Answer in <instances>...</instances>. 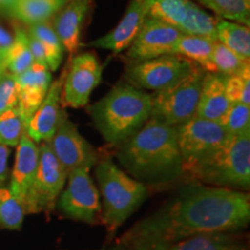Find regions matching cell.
<instances>
[{
	"instance_id": "33",
	"label": "cell",
	"mask_w": 250,
	"mask_h": 250,
	"mask_svg": "<svg viewBox=\"0 0 250 250\" xmlns=\"http://www.w3.org/2000/svg\"><path fill=\"white\" fill-rule=\"evenodd\" d=\"M220 124L229 134H240L250 131V105L230 103Z\"/></svg>"
},
{
	"instance_id": "21",
	"label": "cell",
	"mask_w": 250,
	"mask_h": 250,
	"mask_svg": "<svg viewBox=\"0 0 250 250\" xmlns=\"http://www.w3.org/2000/svg\"><path fill=\"white\" fill-rule=\"evenodd\" d=\"M168 250H248V248L233 233H210L171 243Z\"/></svg>"
},
{
	"instance_id": "17",
	"label": "cell",
	"mask_w": 250,
	"mask_h": 250,
	"mask_svg": "<svg viewBox=\"0 0 250 250\" xmlns=\"http://www.w3.org/2000/svg\"><path fill=\"white\" fill-rule=\"evenodd\" d=\"M94 0H67L51 19L52 27L66 51L77 55L81 45V31Z\"/></svg>"
},
{
	"instance_id": "24",
	"label": "cell",
	"mask_w": 250,
	"mask_h": 250,
	"mask_svg": "<svg viewBox=\"0 0 250 250\" xmlns=\"http://www.w3.org/2000/svg\"><path fill=\"white\" fill-rule=\"evenodd\" d=\"M27 26L26 29L28 33L39 40L44 48L49 70L51 72L57 71L62 64L65 48L52 27L51 20L27 24Z\"/></svg>"
},
{
	"instance_id": "38",
	"label": "cell",
	"mask_w": 250,
	"mask_h": 250,
	"mask_svg": "<svg viewBox=\"0 0 250 250\" xmlns=\"http://www.w3.org/2000/svg\"><path fill=\"white\" fill-rule=\"evenodd\" d=\"M14 35H12L8 30H6L4 27L0 26V52L6 56L7 51L13 44Z\"/></svg>"
},
{
	"instance_id": "9",
	"label": "cell",
	"mask_w": 250,
	"mask_h": 250,
	"mask_svg": "<svg viewBox=\"0 0 250 250\" xmlns=\"http://www.w3.org/2000/svg\"><path fill=\"white\" fill-rule=\"evenodd\" d=\"M39 148V168L26 208V214L42 212L50 213L54 211L58 197L67 181L66 170L59 164L49 143H40Z\"/></svg>"
},
{
	"instance_id": "36",
	"label": "cell",
	"mask_w": 250,
	"mask_h": 250,
	"mask_svg": "<svg viewBox=\"0 0 250 250\" xmlns=\"http://www.w3.org/2000/svg\"><path fill=\"white\" fill-rule=\"evenodd\" d=\"M124 246H126L127 250H168L169 248V243L162 241H137Z\"/></svg>"
},
{
	"instance_id": "35",
	"label": "cell",
	"mask_w": 250,
	"mask_h": 250,
	"mask_svg": "<svg viewBox=\"0 0 250 250\" xmlns=\"http://www.w3.org/2000/svg\"><path fill=\"white\" fill-rule=\"evenodd\" d=\"M28 41H29V48H30L31 55H33L34 62L48 66V64H46V56H45L44 48H43V45L41 44L40 41L35 39L33 35H30L29 33H28Z\"/></svg>"
},
{
	"instance_id": "34",
	"label": "cell",
	"mask_w": 250,
	"mask_h": 250,
	"mask_svg": "<svg viewBox=\"0 0 250 250\" xmlns=\"http://www.w3.org/2000/svg\"><path fill=\"white\" fill-rule=\"evenodd\" d=\"M18 87L15 77L4 72L0 77V114L18 107Z\"/></svg>"
},
{
	"instance_id": "23",
	"label": "cell",
	"mask_w": 250,
	"mask_h": 250,
	"mask_svg": "<svg viewBox=\"0 0 250 250\" xmlns=\"http://www.w3.org/2000/svg\"><path fill=\"white\" fill-rule=\"evenodd\" d=\"M217 41L232 50L240 58L245 61L250 59L249 26L218 18Z\"/></svg>"
},
{
	"instance_id": "18",
	"label": "cell",
	"mask_w": 250,
	"mask_h": 250,
	"mask_svg": "<svg viewBox=\"0 0 250 250\" xmlns=\"http://www.w3.org/2000/svg\"><path fill=\"white\" fill-rule=\"evenodd\" d=\"M51 71L48 66L34 62L26 72L15 77L18 87V108L27 124L44 100L51 85Z\"/></svg>"
},
{
	"instance_id": "28",
	"label": "cell",
	"mask_w": 250,
	"mask_h": 250,
	"mask_svg": "<svg viewBox=\"0 0 250 250\" xmlns=\"http://www.w3.org/2000/svg\"><path fill=\"white\" fill-rule=\"evenodd\" d=\"M24 215L23 205L12 193L7 184L0 186V228L18 230L22 227Z\"/></svg>"
},
{
	"instance_id": "32",
	"label": "cell",
	"mask_w": 250,
	"mask_h": 250,
	"mask_svg": "<svg viewBox=\"0 0 250 250\" xmlns=\"http://www.w3.org/2000/svg\"><path fill=\"white\" fill-rule=\"evenodd\" d=\"M250 61L240 58L232 50L225 46L223 43L215 41L213 54H212V66L213 73L223 74V76H232L239 72Z\"/></svg>"
},
{
	"instance_id": "26",
	"label": "cell",
	"mask_w": 250,
	"mask_h": 250,
	"mask_svg": "<svg viewBox=\"0 0 250 250\" xmlns=\"http://www.w3.org/2000/svg\"><path fill=\"white\" fill-rule=\"evenodd\" d=\"M217 21L218 18L208 14L198 5L189 0L187 15L181 27V31L186 35L201 36L217 41Z\"/></svg>"
},
{
	"instance_id": "39",
	"label": "cell",
	"mask_w": 250,
	"mask_h": 250,
	"mask_svg": "<svg viewBox=\"0 0 250 250\" xmlns=\"http://www.w3.org/2000/svg\"><path fill=\"white\" fill-rule=\"evenodd\" d=\"M14 1L15 0H0V8L8 11V8L11 7L12 4H13Z\"/></svg>"
},
{
	"instance_id": "42",
	"label": "cell",
	"mask_w": 250,
	"mask_h": 250,
	"mask_svg": "<svg viewBox=\"0 0 250 250\" xmlns=\"http://www.w3.org/2000/svg\"><path fill=\"white\" fill-rule=\"evenodd\" d=\"M4 72H6L5 70H2V68H0V77L2 76V73H4Z\"/></svg>"
},
{
	"instance_id": "5",
	"label": "cell",
	"mask_w": 250,
	"mask_h": 250,
	"mask_svg": "<svg viewBox=\"0 0 250 250\" xmlns=\"http://www.w3.org/2000/svg\"><path fill=\"white\" fill-rule=\"evenodd\" d=\"M95 176L101 196V220L109 232H115L148 197V187L126 174L111 159L95 165Z\"/></svg>"
},
{
	"instance_id": "40",
	"label": "cell",
	"mask_w": 250,
	"mask_h": 250,
	"mask_svg": "<svg viewBox=\"0 0 250 250\" xmlns=\"http://www.w3.org/2000/svg\"><path fill=\"white\" fill-rule=\"evenodd\" d=\"M103 250H127L126 246H124L123 243L118 242L115 247H111V248H107V249H103Z\"/></svg>"
},
{
	"instance_id": "37",
	"label": "cell",
	"mask_w": 250,
	"mask_h": 250,
	"mask_svg": "<svg viewBox=\"0 0 250 250\" xmlns=\"http://www.w3.org/2000/svg\"><path fill=\"white\" fill-rule=\"evenodd\" d=\"M9 147L0 145V186H4L7 182L9 176L8 168Z\"/></svg>"
},
{
	"instance_id": "8",
	"label": "cell",
	"mask_w": 250,
	"mask_h": 250,
	"mask_svg": "<svg viewBox=\"0 0 250 250\" xmlns=\"http://www.w3.org/2000/svg\"><path fill=\"white\" fill-rule=\"evenodd\" d=\"M195 62L179 55L132 62L126 67V80L139 89L159 92L174 85L191 72Z\"/></svg>"
},
{
	"instance_id": "29",
	"label": "cell",
	"mask_w": 250,
	"mask_h": 250,
	"mask_svg": "<svg viewBox=\"0 0 250 250\" xmlns=\"http://www.w3.org/2000/svg\"><path fill=\"white\" fill-rule=\"evenodd\" d=\"M27 133V121L18 107L0 114V145L17 147Z\"/></svg>"
},
{
	"instance_id": "6",
	"label": "cell",
	"mask_w": 250,
	"mask_h": 250,
	"mask_svg": "<svg viewBox=\"0 0 250 250\" xmlns=\"http://www.w3.org/2000/svg\"><path fill=\"white\" fill-rule=\"evenodd\" d=\"M206 71L195 65L188 76L152 94L151 117L177 126L195 116Z\"/></svg>"
},
{
	"instance_id": "14",
	"label": "cell",
	"mask_w": 250,
	"mask_h": 250,
	"mask_svg": "<svg viewBox=\"0 0 250 250\" xmlns=\"http://www.w3.org/2000/svg\"><path fill=\"white\" fill-rule=\"evenodd\" d=\"M39 158V144L34 142L26 133L17 146L14 167L12 169L11 180L8 184L12 193L23 205L24 211H26L34 181L36 177Z\"/></svg>"
},
{
	"instance_id": "13",
	"label": "cell",
	"mask_w": 250,
	"mask_h": 250,
	"mask_svg": "<svg viewBox=\"0 0 250 250\" xmlns=\"http://www.w3.org/2000/svg\"><path fill=\"white\" fill-rule=\"evenodd\" d=\"M183 35L179 28L153 18H146L126 51L132 62L173 55L176 41Z\"/></svg>"
},
{
	"instance_id": "2",
	"label": "cell",
	"mask_w": 250,
	"mask_h": 250,
	"mask_svg": "<svg viewBox=\"0 0 250 250\" xmlns=\"http://www.w3.org/2000/svg\"><path fill=\"white\" fill-rule=\"evenodd\" d=\"M124 171L144 184L173 183L184 175L176 126L149 117L136 133L118 146Z\"/></svg>"
},
{
	"instance_id": "30",
	"label": "cell",
	"mask_w": 250,
	"mask_h": 250,
	"mask_svg": "<svg viewBox=\"0 0 250 250\" xmlns=\"http://www.w3.org/2000/svg\"><path fill=\"white\" fill-rule=\"evenodd\" d=\"M189 0H151L148 8V18L164 21L181 30Z\"/></svg>"
},
{
	"instance_id": "41",
	"label": "cell",
	"mask_w": 250,
	"mask_h": 250,
	"mask_svg": "<svg viewBox=\"0 0 250 250\" xmlns=\"http://www.w3.org/2000/svg\"><path fill=\"white\" fill-rule=\"evenodd\" d=\"M0 68H2V70L6 71L5 68V56L0 52Z\"/></svg>"
},
{
	"instance_id": "3",
	"label": "cell",
	"mask_w": 250,
	"mask_h": 250,
	"mask_svg": "<svg viewBox=\"0 0 250 250\" xmlns=\"http://www.w3.org/2000/svg\"><path fill=\"white\" fill-rule=\"evenodd\" d=\"M87 111L104 142L118 147L149 120L152 94L120 83Z\"/></svg>"
},
{
	"instance_id": "27",
	"label": "cell",
	"mask_w": 250,
	"mask_h": 250,
	"mask_svg": "<svg viewBox=\"0 0 250 250\" xmlns=\"http://www.w3.org/2000/svg\"><path fill=\"white\" fill-rule=\"evenodd\" d=\"M223 20L250 26V0H196Z\"/></svg>"
},
{
	"instance_id": "4",
	"label": "cell",
	"mask_w": 250,
	"mask_h": 250,
	"mask_svg": "<svg viewBox=\"0 0 250 250\" xmlns=\"http://www.w3.org/2000/svg\"><path fill=\"white\" fill-rule=\"evenodd\" d=\"M211 187L248 191L250 189V131L230 134L213 153L184 171Z\"/></svg>"
},
{
	"instance_id": "31",
	"label": "cell",
	"mask_w": 250,
	"mask_h": 250,
	"mask_svg": "<svg viewBox=\"0 0 250 250\" xmlns=\"http://www.w3.org/2000/svg\"><path fill=\"white\" fill-rule=\"evenodd\" d=\"M225 89L230 103L250 105V62L232 76H225Z\"/></svg>"
},
{
	"instance_id": "19",
	"label": "cell",
	"mask_w": 250,
	"mask_h": 250,
	"mask_svg": "<svg viewBox=\"0 0 250 250\" xmlns=\"http://www.w3.org/2000/svg\"><path fill=\"white\" fill-rule=\"evenodd\" d=\"M229 104L225 89V76L206 72L195 116L220 123Z\"/></svg>"
},
{
	"instance_id": "10",
	"label": "cell",
	"mask_w": 250,
	"mask_h": 250,
	"mask_svg": "<svg viewBox=\"0 0 250 250\" xmlns=\"http://www.w3.org/2000/svg\"><path fill=\"white\" fill-rule=\"evenodd\" d=\"M56 206L71 220L93 225L101 217V201L98 188L88 169H76L67 174V184L62 189Z\"/></svg>"
},
{
	"instance_id": "1",
	"label": "cell",
	"mask_w": 250,
	"mask_h": 250,
	"mask_svg": "<svg viewBox=\"0 0 250 250\" xmlns=\"http://www.w3.org/2000/svg\"><path fill=\"white\" fill-rule=\"evenodd\" d=\"M249 221L250 196L247 192L191 183L131 227L120 243L162 241L171 245L199 234L239 232Z\"/></svg>"
},
{
	"instance_id": "16",
	"label": "cell",
	"mask_w": 250,
	"mask_h": 250,
	"mask_svg": "<svg viewBox=\"0 0 250 250\" xmlns=\"http://www.w3.org/2000/svg\"><path fill=\"white\" fill-rule=\"evenodd\" d=\"M62 81H64V72L59 79L51 83L44 100L28 122L27 134L37 144L49 142L57 129L62 112Z\"/></svg>"
},
{
	"instance_id": "20",
	"label": "cell",
	"mask_w": 250,
	"mask_h": 250,
	"mask_svg": "<svg viewBox=\"0 0 250 250\" xmlns=\"http://www.w3.org/2000/svg\"><path fill=\"white\" fill-rule=\"evenodd\" d=\"M67 0H15L9 14L26 24L50 21Z\"/></svg>"
},
{
	"instance_id": "25",
	"label": "cell",
	"mask_w": 250,
	"mask_h": 250,
	"mask_svg": "<svg viewBox=\"0 0 250 250\" xmlns=\"http://www.w3.org/2000/svg\"><path fill=\"white\" fill-rule=\"evenodd\" d=\"M34 64V58L29 48L26 28L15 24L13 44L5 56L6 72L17 77L26 72Z\"/></svg>"
},
{
	"instance_id": "7",
	"label": "cell",
	"mask_w": 250,
	"mask_h": 250,
	"mask_svg": "<svg viewBox=\"0 0 250 250\" xmlns=\"http://www.w3.org/2000/svg\"><path fill=\"white\" fill-rule=\"evenodd\" d=\"M176 136L186 171L220 147L230 134L218 122L193 116L177 125Z\"/></svg>"
},
{
	"instance_id": "11",
	"label": "cell",
	"mask_w": 250,
	"mask_h": 250,
	"mask_svg": "<svg viewBox=\"0 0 250 250\" xmlns=\"http://www.w3.org/2000/svg\"><path fill=\"white\" fill-rule=\"evenodd\" d=\"M48 143L67 174L76 169L89 170L99 162L96 149L81 136L64 110L57 129Z\"/></svg>"
},
{
	"instance_id": "15",
	"label": "cell",
	"mask_w": 250,
	"mask_h": 250,
	"mask_svg": "<svg viewBox=\"0 0 250 250\" xmlns=\"http://www.w3.org/2000/svg\"><path fill=\"white\" fill-rule=\"evenodd\" d=\"M149 4L151 0H131L117 26L104 36L94 40L88 45L98 49L110 50L116 54L124 51L132 43L144 21L147 18Z\"/></svg>"
},
{
	"instance_id": "12",
	"label": "cell",
	"mask_w": 250,
	"mask_h": 250,
	"mask_svg": "<svg viewBox=\"0 0 250 250\" xmlns=\"http://www.w3.org/2000/svg\"><path fill=\"white\" fill-rule=\"evenodd\" d=\"M103 66L90 52L74 55L64 71L62 105L83 108L88 103L90 94L102 79Z\"/></svg>"
},
{
	"instance_id": "22",
	"label": "cell",
	"mask_w": 250,
	"mask_h": 250,
	"mask_svg": "<svg viewBox=\"0 0 250 250\" xmlns=\"http://www.w3.org/2000/svg\"><path fill=\"white\" fill-rule=\"evenodd\" d=\"M215 41L201 36L186 35L183 34L176 41L173 55H179L199 65L203 70L213 73L212 54H213Z\"/></svg>"
}]
</instances>
